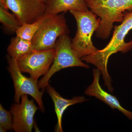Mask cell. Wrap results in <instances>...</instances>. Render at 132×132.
Masks as SVG:
<instances>
[{
  "mask_svg": "<svg viewBox=\"0 0 132 132\" xmlns=\"http://www.w3.org/2000/svg\"><path fill=\"white\" fill-rule=\"evenodd\" d=\"M132 29V12L125 13L121 24L116 26L111 40L101 50L81 59V60L93 64L100 71L103 75L105 85L109 92H113L112 79L108 71L109 59L112 55L118 52L123 53L132 49V40L126 42L125 39L129 31Z\"/></svg>",
  "mask_w": 132,
  "mask_h": 132,
  "instance_id": "obj_1",
  "label": "cell"
},
{
  "mask_svg": "<svg viewBox=\"0 0 132 132\" xmlns=\"http://www.w3.org/2000/svg\"><path fill=\"white\" fill-rule=\"evenodd\" d=\"M85 1L88 8L101 19L95 35L103 39L110 36L115 22H122L125 12L132 10V0Z\"/></svg>",
  "mask_w": 132,
  "mask_h": 132,
  "instance_id": "obj_2",
  "label": "cell"
},
{
  "mask_svg": "<svg viewBox=\"0 0 132 132\" xmlns=\"http://www.w3.org/2000/svg\"><path fill=\"white\" fill-rule=\"evenodd\" d=\"M77 22V30L72 40L73 49L80 58L94 53L98 50L94 46L92 36L98 28L101 19L91 10L69 11Z\"/></svg>",
  "mask_w": 132,
  "mask_h": 132,
  "instance_id": "obj_3",
  "label": "cell"
},
{
  "mask_svg": "<svg viewBox=\"0 0 132 132\" xmlns=\"http://www.w3.org/2000/svg\"><path fill=\"white\" fill-rule=\"evenodd\" d=\"M53 62L47 73L38 82L39 88L44 90L49 84L50 78L55 73L63 69L78 67L88 68L89 66L82 62L72 47V40L68 35L62 36L57 40Z\"/></svg>",
  "mask_w": 132,
  "mask_h": 132,
  "instance_id": "obj_4",
  "label": "cell"
},
{
  "mask_svg": "<svg viewBox=\"0 0 132 132\" xmlns=\"http://www.w3.org/2000/svg\"><path fill=\"white\" fill-rule=\"evenodd\" d=\"M46 15L44 21L31 41L35 50L55 49L57 39L69 33L63 13Z\"/></svg>",
  "mask_w": 132,
  "mask_h": 132,
  "instance_id": "obj_5",
  "label": "cell"
},
{
  "mask_svg": "<svg viewBox=\"0 0 132 132\" xmlns=\"http://www.w3.org/2000/svg\"><path fill=\"white\" fill-rule=\"evenodd\" d=\"M8 70L13 79L15 88L14 100L19 103L20 99L24 94L32 96L38 103L40 111H45L42 98L44 91H40L37 81L31 78H27L22 74L19 68L17 60L10 57H7Z\"/></svg>",
  "mask_w": 132,
  "mask_h": 132,
  "instance_id": "obj_6",
  "label": "cell"
},
{
  "mask_svg": "<svg viewBox=\"0 0 132 132\" xmlns=\"http://www.w3.org/2000/svg\"><path fill=\"white\" fill-rule=\"evenodd\" d=\"M55 49L36 50L17 60V64L22 72L27 73L31 78L38 80V78L47 73L55 56Z\"/></svg>",
  "mask_w": 132,
  "mask_h": 132,
  "instance_id": "obj_7",
  "label": "cell"
},
{
  "mask_svg": "<svg viewBox=\"0 0 132 132\" xmlns=\"http://www.w3.org/2000/svg\"><path fill=\"white\" fill-rule=\"evenodd\" d=\"M21 24L31 23L45 15L46 5L41 0H0Z\"/></svg>",
  "mask_w": 132,
  "mask_h": 132,
  "instance_id": "obj_8",
  "label": "cell"
},
{
  "mask_svg": "<svg viewBox=\"0 0 132 132\" xmlns=\"http://www.w3.org/2000/svg\"><path fill=\"white\" fill-rule=\"evenodd\" d=\"M38 108L33 100L28 99L27 94L22 96L20 103L13 104L10 111L13 116V129L15 131L32 132L34 116Z\"/></svg>",
  "mask_w": 132,
  "mask_h": 132,
  "instance_id": "obj_9",
  "label": "cell"
},
{
  "mask_svg": "<svg viewBox=\"0 0 132 132\" xmlns=\"http://www.w3.org/2000/svg\"><path fill=\"white\" fill-rule=\"evenodd\" d=\"M101 72L98 69L93 70V81L92 85L85 90L87 95L96 97L112 109H116L121 112L128 119L132 120V112L127 111L121 106L115 96L112 95L104 91L100 83V78Z\"/></svg>",
  "mask_w": 132,
  "mask_h": 132,
  "instance_id": "obj_10",
  "label": "cell"
},
{
  "mask_svg": "<svg viewBox=\"0 0 132 132\" xmlns=\"http://www.w3.org/2000/svg\"><path fill=\"white\" fill-rule=\"evenodd\" d=\"M46 88L54 104L55 110L57 118L56 131L62 132L63 131L62 127V116L66 109L70 106L84 102L87 100L83 96L74 97L70 100L65 99L62 97L49 84Z\"/></svg>",
  "mask_w": 132,
  "mask_h": 132,
  "instance_id": "obj_11",
  "label": "cell"
},
{
  "mask_svg": "<svg viewBox=\"0 0 132 132\" xmlns=\"http://www.w3.org/2000/svg\"><path fill=\"white\" fill-rule=\"evenodd\" d=\"M89 10L85 0H50L46 4L45 14H59L71 10Z\"/></svg>",
  "mask_w": 132,
  "mask_h": 132,
  "instance_id": "obj_12",
  "label": "cell"
},
{
  "mask_svg": "<svg viewBox=\"0 0 132 132\" xmlns=\"http://www.w3.org/2000/svg\"><path fill=\"white\" fill-rule=\"evenodd\" d=\"M34 50L31 41L24 39L16 36L10 41L7 52L10 57L17 60Z\"/></svg>",
  "mask_w": 132,
  "mask_h": 132,
  "instance_id": "obj_13",
  "label": "cell"
},
{
  "mask_svg": "<svg viewBox=\"0 0 132 132\" xmlns=\"http://www.w3.org/2000/svg\"><path fill=\"white\" fill-rule=\"evenodd\" d=\"M45 14L39 20L31 23H24L15 31L16 36L24 39L32 41L46 18Z\"/></svg>",
  "mask_w": 132,
  "mask_h": 132,
  "instance_id": "obj_14",
  "label": "cell"
},
{
  "mask_svg": "<svg viewBox=\"0 0 132 132\" xmlns=\"http://www.w3.org/2000/svg\"><path fill=\"white\" fill-rule=\"evenodd\" d=\"M8 10L0 3V22L8 30L15 32L21 24L13 14L9 12Z\"/></svg>",
  "mask_w": 132,
  "mask_h": 132,
  "instance_id": "obj_15",
  "label": "cell"
},
{
  "mask_svg": "<svg viewBox=\"0 0 132 132\" xmlns=\"http://www.w3.org/2000/svg\"><path fill=\"white\" fill-rule=\"evenodd\" d=\"M12 114L10 111H7L1 104L0 105V127L7 131L13 129Z\"/></svg>",
  "mask_w": 132,
  "mask_h": 132,
  "instance_id": "obj_16",
  "label": "cell"
},
{
  "mask_svg": "<svg viewBox=\"0 0 132 132\" xmlns=\"http://www.w3.org/2000/svg\"><path fill=\"white\" fill-rule=\"evenodd\" d=\"M0 131L1 132H5L7 130L3 128L0 127Z\"/></svg>",
  "mask_w": 132,
  "mask_h": 132,
  "instance_id": "obj_17",
  "label": "cell"
},
{
  "mask_svg": "<svg viewBox=\"0 0 132 132\" xmlns=\"http://www.w3.org/2000/svg\"><path fill=\"white\" fill-rule=\"evenodd\" d=\"M42 2L44 3L45 4H46L50 0H41Z\"/></svg>",
  "mask_w": 132,
  "mask_h": 132,
  "instance_id": "obj_18",
  "label": "cell"
}]
</instances>
